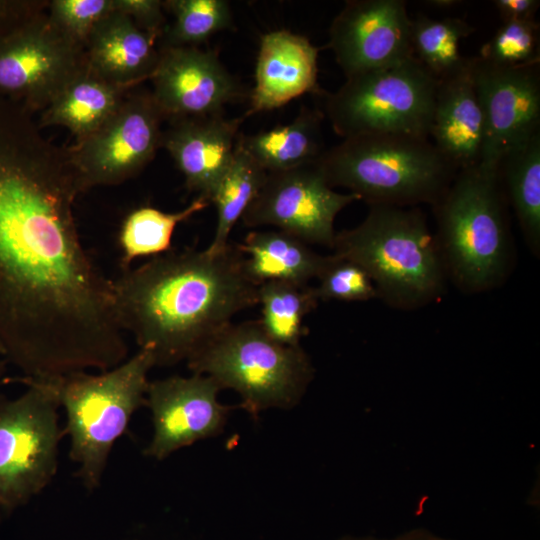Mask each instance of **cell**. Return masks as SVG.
Segmentation results:
<instances>
[{
  "instance_id": "6da1fadb",
  "label": "cell",
  "mask_w": 540,
  "mask_h": 540,
  "mask_svg": "<svg viewBox=\"0 0 540 540\" xmlns=\"http://www.w3.org/2000/svg\"><path fill=\"white\" fill-rule=\"evenodd\" d=\"M0 104V343L23 377L109 370L127 359L112 280L81 242L82 193L66 148Z\"/></svg>"
},
{
  "instance_id": "7a4b0ae2",
  "label": "cell",
  "mask_w": 540,
  "mask_h": 540,
  "mask_svg": "<svg viewBox=\"0 0 540 540\" xmlns=\"http://www.w3.org/2000/svg\"><path fill=\"white\" fill-rule=\"evenodd\" d=\"M112 283L121 329L152 354L155 366L187 361L236 314L258 304L259 285L231 243L219 254L171 250Z\"/></svg>"
},
{
  "instance_id": "3957f363",
  "label": "cell",
  "mask_w": 540,
  "mask_h": 540,
  "mask_svg": "<svg viewBox=\"0 0 540 540\" xmlns=\"http://www.w3.org/2000/svg\"><path fill=\"white\" fill-rule=\"evenodd\" d=\"M507 204L498 165L480 161L458 170L433 205L447 278L464 293L493 290L510 274L514 252Z\"/></svg>"
},
{
  "instance_id": "277c9868",
  "label": "cell",
  "mask_w": 540,
  "mask_h": 540,
  "mask_svg": "<svg viewBox=\"0 0 540 540\" xmlns=\"http://www.w3.org/2000/svg\"><path fill=\"white\" fill-rule=\"evenodd\" d=\"M333 253L358 263L381 299L399 310L431 304L447 275L434 233L419 207L370 206L352 229L336 232Z\"/></svg>"
},
{
  "instance_id": "5b68a950",
  "label": "cell",
  "mask_w": 540,
  "mask_h": 540,
  "mask_svg": "<svg viewBox=\"0 0 540 540\" xmlns=\"http://www.w3.org/2000/svg\"><path fill=\"white\" fill-rule=\"evenodd\" d=\"M315 164L332 188L370 206H433L458 171L429 139L397 134L345 138Z\"/></svg>"
},
{
  "instance_id": "8992f818",
  "label": "cell",
  "mask_w": 540,
  "mask_h": 540,
  "mask_svg": "<svg viewBox=\"0 0 540 540\" xmlns=\"http://www.w3.org/2000/svg\"><path fill=\"white\" fill-rule=\"evenodd\" d=\"M153 367L152 354L139 349L97 375L78 371L50 376L66 413L63 433L70 437L69 456L78 464L77 476L88 490L99 487L114 443L134 412L145 405Z\"/></svg>"
},
{
  "instance_id": "52a82bcc",
  "label": "cell",
  "mask_w": 540,
  "mask_h": 540,
  "mask_svg": "<svg viewBox=\"0 0 540 540\" xmlns=\"http://www.w3.org/2000/svg\"><path fill=\"white\" fill-rule=\"evenodd\" d=\"M186 362L192 373L236 391L241 406L253 416L272 408H294L314 375L301 345L276 342L258 320L230 323Z\"/></svg>"
},
{
  "instance_id": "ba28073f",
  "label": "cell",
  "mask_w": 540,
  "mask_h": 540,
  "mask_svg": "<svg viewBox=\"0 0 540 540\" xmlns=\"http://www.w3.org/2000/svg\"><path fill=\"white\" fill-rule=\"evenodd\" d=\"M438 80L414 57L346 78L324 94V116L350 138L397 134L429 139Z\"/></svg>"
},
{
  "instance_id": "9c48e42d",
  "label": "cell",
  "mask_w": 540,
  "mask_h": 540,
  "mask_svg": "<svg viewBox=\"0 0 540 540\" xmlns=\"http://www.w3.org/2000/svg\"><path fill=\"white\" fill-rule=\"evenodd\" d=\"M16 398L0 394V513L27 504L53 480L58 467L60 407L50 377L19 379Z\"/></svg>"
},
{
  "instance_id": "30bf717a",
  "label": "cell",
  "mask_w": 540,
  "mask_h": 540,
  "mask_svg": "<svg viewBox=\"0 0 540 540\" xmlns=\"http://www.w3.org/2000/svg\"><path fill=\"white\" fill-rule=\"evenodd\" d=\"M85 66V49L44 11L0 37V97L43 111Z\"/></svg>"
},
{
  "instance_id": "8fae6325",
  "label": "cell",
  "mask_w": 540,
  "mask_h": 540,
  "mask_svg": "<svg viewBox=\"0 0 540 540\" xmlns=\"http://www.w3.org/2000/svg\"><path fill=\"white\" fill-rule=\"evenodd\" d=\"M163 120L151 92H129L99 129L66 148L81 191L118 185L140 173L161 147Z\"/></svg>"
},
{
  "instance_id": "7c38bea8",
  "label": "cell",
  "mask_w": 540,
  "mask_h": 540,
  "mask_svg": "<svg viewBox=\"0 0 540 540\" xmlns=\"http://www.w3.org/2000/svg\"><path fill=\"white\" fill-rule=\"evenodd\" d=\"M360 198L335 191L317 165L267 173L241 218L244 226H273L308 245L333 248L338 213Z\"/></svg>"
},
{
  "instance_id": "4fadbf2b",
  "label": "cell",
  "mask_w": 540,
  "mask_h": 540,
  "mask_svg": "<svg viewBox=\"0 0 540 540\" xmlns=\"http://www.w3.org/2000/svg\"><path fill=\"white\" fill-rule=\"evenodd\" d=\"M485 122L481 161L497 164L510 150L540 132L539 64L506 67L471 57Z\"/></svg>"
},
{
  "instance_id": "5bb4252c",
  "label": "cell",
  "mask_w": 540,
  "mask_h": 540,
  "mask_svg": "<svg viewBox=\"0 0 540 540\" xmlns=\"http://www.w3.org/2000/svg\"><path fill=\"white\" fill-rule=\"evenodd\" d=\"M220 386L209 376H170L149 381L145 405L153 435L144 455L163 460L175 451L223 432L230 408L218 401Z\"/></svg>"
},
{
  "instance_id": "9a60e30c",
  "label": "cell",
  "mask_w": 540,
  "mask_h": 540,
  "mask_svg": "<svg viewBox=\"0 0 540 540\" xmlns=\"http://www.w3.org/2000/svg\"><path fill=\"white\" fill-rule=\"evenodd\" d=\"M403 0H350L333 19L328 48L346 78L413 56Z\"/></svg>"
},
{
  "instance_id": "2e32d148",
  "label": "cell",
  "mask_w": 540,
  "mask_h": 540,
  "mask_svg": "<svg viewBox=\"0 0 540 540\" xmlns=\"http://www.w3.org/2000/svg\"><path fill=\"white\" fill-rule=\"evenodd\" d=\"M151 76L155 103L164 119L222 114L242 89L216 52L193 46H161Z\"/></svg>"
},
{
  "instance_id": "e0dca14e",
  "label": "cell",
  "mask_w": 540,
  "mask_h": 540,
  "mask_svg": "<svg viewBox=\"0 0 540 540\" xmlns=\"http://www.w3.org/2000/svg\"><path fill=\"white\" fill-rule=\"evenodd\" d=\"M245 118L227 119L218 114L170 120L162 132L161 147L183 174L189 191L210 201L233 160Z\"/></svg>"
},
{
  "instance_id": "ac0fdd59",
  "label": "cell",
  "mask_w": 540,
  "mask_h": 540,
  "mask_svg": "<svg viewBox=\"0 0 540 540\" xmlns=\"http://www.w3.org/2000/svg\"><path fill=\"white\" fill-rule=\"evenodd\" d=\"M319 48L304 35L274 30L260 39L255 85L246 117L284 106L306 94H320Z\"/></svg>"
},
{
  "instance_id": "d6986e66",
  "label": "cell",
  "mask_w": 540,
  "mask_h": 540,
  "mask_svg": "<svg viewBox=\"0 0 540 540\" xmlns=\"http://www.w3.org/2000/svg\"><path fill=\"white\" fill-rule=\"evenodd\" d=\"M429 137L457 170L481 161L485 122L471 58L459 71L438 80Z\"/></svg>"
},
{
  "instance_id": "ffe728a7",
  "label": "cell",
  "mask_w": 540,
  "mask_h": 540,
  "mask_svg": "<svg viewBox=\"0 0 540 540\" xmlns=\"http://www.w3.org/2000/svg\"><path fill=\"white\" fill-rule=\"evenodd\" d=\"M138 27L127 15L114 11L91 35L85 47L88 68L101 78L132 89L150 79L159 61V39Z\"/></svg>"
},
{
  "instance_id": "44dd1931",
  "label": "cell",
  "mask_w": 540,
  "mask_h": 540,
  "mask_svg": "<svg viewBox=\"0 0 540 540\" xmlns=\"http://www.w3.org/2000/svg\"><path fill=\"white\" fill-rule=\"evenodd\" d=\"M244 269L257 285L268 281L309 284L317 279L330 255H320L302 240L281 230L251 231L236 244Z\"/></svg>"
},
{
  "instance_id": "7402d4cb",
  "label": "cell",
  "mask_w": 540,
  "mask_h": 540,
  "mask_svg": "<svg viewBox=\"0 0 540 540\" xmlns=\"http://www.w3.org/2000/svg\"><path fill=\"white\" fill-rule=\"evenodd\" d=\"M130 91L96 75L86 64L42 111L38 125L64 126L80 141L99 129Z\"/></svg>"
},
{
  "instance_id": "603a6c76",
  "label": "cell",
  "mask_w": 540,
  "mask_h": 540,
  "mask_svg": "<svg viewBox=\"0 0 540 540\" xmlns=\"http://www.w3.org/2000/svg\"><path fill=\"white\" fill-rule=\"evenodd\" d=\"M322 111L303 107L290 123L253 135H239L238 144L267 173L314 164L324 153Z\"/></svg>"
},
{
  "instance_id": "cb8c5ba5",
  "label": "cell",
  "mask_w": 540,
  "mask_h": 540,
  "mask_svg": "<svg viewBox=\"0 0 540 540\" xmlns=\"http://www.w3.org/2000/svg\"><path fill=\"white\" fill-rule=\"evenodd\" d=\"M502 189L530 252L540 255V132L498 162Z\"/></svg>"
},
{
  "instance_id": "d4e9b609",
  "label": "cell",
  "mask_w": 540,
  "mask_h": 540,
  "mask_svg": "<svg viewBox=\"0 0 540 540\" xmlns=\"http://www.w3.org/2000/svg\"><path fill=\"white\" fill-rule=\"evenodd\" d=\"M210 204L206 197L197 196L176 212H165L149 205L132 210L123 220L118 235L123 271L138 258H153L171 251L176 227Z\"/></svg>"
},
{
  "instance_id": "484cf974",
  "label": "cell",
  "mask_w": 540,
  "mask_h": 540,
  "mask_svg": "<svg viewBox=\"0 0 540 540\" xmlns=\"http://www.w3.org/2000/svg\"><path fill=\"white\" fill-rule=\"evenodd\" d=\"M267 172L238 144L233 160L216 186L211 204L217 212L213 239L206 251L223 252L229 243L230 233L259 193Z\"/></svg>"
},
{
  "instance_id": "4316f807",
  "label": "cell",
  "mask_w": 540,
  "mask_h": 540,
  "mask_svg": "<svg viewBox=\"0 0 540 540\" xmlns=\"http://www.w3.org/2000/svg\"><path fill=\"white\" fill-rule=\"evenodd\" d=\"M319 299L314 286L282 281H268L258 286L260 325L266 334L286 346H299L304 319Z\"/></svg>"
},
{
  "instance_id": "83f0119b",
  "label": "cell",
  "mask_w": 540,
  "mask_h": 540,
  "mask_svg": "<svg viewBox=\"0 0 540 540\" xmlns=\"http://www.w3.org/2000/svg\"><path fill=\"white\" fill-rule=\"evenodd\" d=\"M474 32L461 18L434 19L424 15L411 20L410 43L413 56L437 80L459 71L467 62L459 44Z\"/></svg>"
},
{
  "instance_id": "f1b7e54d",
  "label": "cell",
  "mask_w": 540,
  "mask_h": 540,
  "mask_svg": "<svg viewBox=\"0 0 540 540\" xmlns=\"http://www.w3.org/2000/svg\"><path fill=\"white\" fill-rule=\"evenodd\" d=\"M163 6L174 16V22L165 28L162 46L198 47L233 26L231 5L226 0H167Z\"/></svg>"
},
{
  "instance_id": "f546056e",
  "label": "cell",
  "mask_w": 540,
  "mask_h": 540,
  "mask_svg": "<svg viewBox=\"0 0 540 540\" xmlns=\"http://www.w3.org/2000/svg\"><path fill=\"white\" fill-rule=\"evenodd\" d=\"M479 57L506 67L539 64V24L536 21L503 22L483 45Z\"/></svg>"
},
{
  "instance_id": "4dcf8cb0",
  "label": "cell",
  "mask_w": 540,
  "mask_h": 540,
  "mask_svg": "<svg viewBox=\"0 0 540 540\" xmlns=\"http://www.w3.org/2000/svg\"><path fill=\"white\" fill-rule=\"evenodd\" d=\"M317 281L314 290L319 301L356 302L378 299L375 285L365 269L353 260L334 253Z\"/></svg>"
},
{
  "instance_id": "1f68e13d",
  "label": "cell",
  "mask_w": 540,
  "mask_h": 540,
  "mask_svg": "<svg viewBox=\"0 0 540 540\" xmlns=\"http://www.w3.org/2000/svg\"><path fill=\"white\" fill-rule=\"evenodd\" d=\"M113 10V0H52L46 13L57 29L85 49L96 28Z\"/></svg>"
},
{
  "instance_id": "d6a6232c",
  "label": "cell",
  "mask_w": 540,
  "mask_h": 540,
  "mask_svg": "<svg viewBox=\"0 0 540 540\" xmlns=\"http://www.w3.org/2000/svg\"><path fill=\"white\" fill-rule=\"evenodd\" d=\"M113 9L127 15L141 29L162 37L166 28L163 1L113 0Z\"/></svg>"
},
{
  "instance_id": "836d02e7",
  "label": "cell",
  "mask_w": 540,
  "mask_h": 540,
  "mask_svg": "<svg viewBox=\"0 0 540 540\" xmlns=\"http://www.w3.org/2000/svg\"><path fill=\"white\" fill-rule=\"evenodd\" d=\"M46 0H0V37L47 10Z\"/></svg>"
},
{
  "instance_id": "e575fe53",
  "label": "cell",
  "mask_w": 540,
  "mask_h": 540,
  "mask_svg": "<svg viewBox=\"0 0 540 540\" xmlns=\"http://www.w3.org/2000/svg\"><path fill=\"white\" fill-rule=\"evenodd\" d=\"M494 5L503 22H534L538 0H496Z\"/></svg>"
},
{
  "instance_id": "d590c367",
  "label": "cell",
  "mask_w": 540,
  "mask_h": 540,
  "mask_svg": "<svg viewBox=\"0 0 540 540\" xmlns=\"http://www.w3.org/2000/svg\"><path fill=\"white\" fill-rule=\"evenodd\" d=\"M425 3H428V5H430L432 7L441 8V9H447V8H451L453 6H456L458 3H461V1H457V0H430V1H426Z\"/></svg>"
},
{
  "instance_id": "8d00e7d4",
  "label": "cell",
  "mask_w": 540,
  "mask_h": 540,
  "mask_svg": "<svg viewBox=\"0 0 540 540\" xmlns=\"http://www.w3.org/2000/svg\"><path fill=\"white\" fill-rule=\"evenodd\" d=\"M348 540H368V539H348ZM394 540H441L438 538H435L433 536L425 535V534H411L407 536H403L398 539Z\"/></svg>"
},
{
  "instance_id": "74e56055",
  "label": "cell",
  "mask_w": 540,
  "mask_h": 540,
  "mask_svg": "<svg viewBox=\"0 0 540 540\" xmlns=\"http://www.w3.org/2000/svg\"><path fill=\"white\" fill-rule=\"evenodd\" d=\"M6 363H7V360H0V384L4 381L5 379V374H6Z\"/></svg>"
},
{
  "instance_id": "f35d334b",
  "label": "cell",
  "mask_w": 540,
  "mask_h": 540,
  "mask_svg": "<svg viewBox=\"0 0 540 540\" xmlns=\"http://www.w3.org/2000/svg\"><path fill=\"white\" fill-rule=\"evenodd\" d=\"M0 356H3V357L5 356V350L1 343H0Z\"/></svg>"
}]
</instances>
